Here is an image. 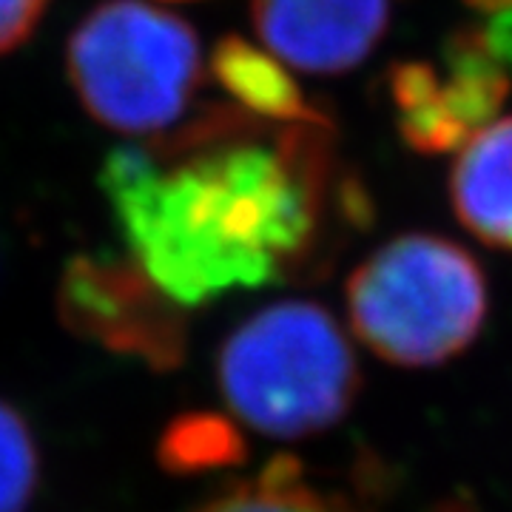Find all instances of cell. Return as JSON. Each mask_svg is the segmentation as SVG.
Masks as SVG:
<instances>
[{
  "instance_id": "8",
  "label": "cell",
  "mask_w": 512,
  "mask_h": 512,
  "mask_svg": "<svg viewBox=\"0 0 512 512\" xmlns=\"http://www.w3.org/2000/svg\"><path fill=\"white\" fill-rule=\"evenodd\" d=\"M450 197L458 220L478 239L512 251V117L487 123L464 143Z\"/></svg>"
},
{
  "instance_id": "2",
  "label": "cell",
  "mask_w": 512,
  "mask_h": 512,
  "mask_svg": "<svg viewBox=\"0 0 512 512\" xmlns=\"http://www.w3.org/2000/svg\"><path fill=\"white\" fill-rule=\"evenodd\" d=\"M222 399L256 433L305 439L333 427L359 393L345 330L322 305L276 302L242 322L220 350Z\"/></svg>"
},
{
  "instance_id": "7",
  "label": "cell",
  "mask_w": 512,
  "mask_h": 512,
  "mask_svg": "<svg viewBox=\"0 0 512 512\" xmlns=\"http://www.w3.org/2000/svg\"><path fill=\"white\" fill-rule=\"evenodd\" d=\"M393 0H254L256 35L299 72L339 74L379 43Z\"/></svg>"
},
{
  "instance_id": "3",
  "label": "cell",
  "mask_w": 512,
  "mask_h": 512,
  "mask_svg": "<svg viewBox=\"0 0 512 512\" xmlns=\"http://www.w3.org/2000/svg\"><path fill=\"white\" fill-rule=\"evenodd\" d=\"M353 333L379 359L433 367L456 359L487 319V282L461 245L407 234L382 245L348 282Z\"/></svg>"
},
{
  "instance_id": "5",
  "label": "cell",
  "mask_w": 512,
  "mask_h": 512,
  "mask_svg": "<svg viewBox=\"0 0 512 512\" xmlns=\"http://www.w3.org/2000/svg\"><path fill=\"white\" fill-rule=\"evenodd\" d=\"M57 311L66 328L103 348L174 367L183 359L180 305L165 296L137 262L77 256L63 271Z\"/></svg>"
},
{
  "instance_id": "10",
  "label": "cell",
  "mask_w": 512,
  "mask_h": 512,
  "mask_svg": "<svg viewBox=\"0 0 512 512\" xmlns=\"http://www.w3.org/2000/svg\"><path fill=\"white\" fill-rule=\"evenodd\" d=\"M200 512H348L311 487L291 461H274L262 476L231 487Z\"/></svg>"
},
{
  "instance_id": "13",
  "label": "cell",
  "mask_w": 512,
  "mask_h": 512,
  "mask_svg": "<svg viewBox=\"0 0 512 512\" xmlns=\"http://www.w3.org/2000/svg\"><path fill=\"white\" fill-rule=\"evenodd\" d=\"M49 0H0V55L18 49L35 32Z\"/></svg>"
},
{
  "instance_id": "4",
  "label": "cell",
  "mask_w": 512,
  "mask_h": 512,
  "mask_svg": "<svg viewBox=\"0 0 512 512\" xmlns=\"http://www.w3.org/2000/svg\"><path fill=\"white\" fill-rule=\"evenodd\" d=\"M66 63L83 109L134 137L177 123L202 83L191 26L137 0L100 3L74 29Z\"/></svg>"
},
{
  "instance_id": "12",
  "label": "cell",
  "mask_w": 512,
  "mask_h": 512,
  "mask_svg": "<svg viewBox=\"0 0 512 512\" xmlns=\"http://www.w3.org/2000/svg\"><path fill=\"white\" fill-rule=\"evenodd\" d=\"M237 439L231 430L220 433V421L188 419L185 427H174V433L165 436L163 456L171 467H202V464H222L228 456L237 453Z\"/></svg>"
},
{
  "instance_id": "1",
  "label": "cell",
  "mask_w": 512,
  "mask_h": 512,
  "mask_svg": "<svg viewBox=\"0 0 512 512\" xmlns=\"http://www.w3.org/2000/svg\"><path fill=\"white\" fill-rule=\"evenodd\" d=\"M171 148L168 165L148 148L111 151L100 185L134 262L180 308L265 285L308 251L325 160L308 126L262 146L211 123Z\"/></svg>"
},
{
  "instance_id": "6",
  "label": "cell",
  "mask_w": 512,
  "mask_h": 512,
  "mask_svg": "<svg viewBox=\"0 0 512 512\" xmlns=\"http://www.w3.org/2000/svg\"><path fill=\"white\" fill-rule=\"evenodd\" d=\"M507 94V77L487 40H461L441 63H413L393 74L402 134L421 151H447L487 126Z\"/></svg>"
},
{
  "instance_id": "9",
  "label": "cell",
  "mask_w": 512,
  "mask_h": 512,
  "mask_svg": "<svg viewBox=\"0 0 512 512\" xmlns=\"http://www.w3.org/2000/svg\"><path fill=\"white\" fill-rule=\"evenodd\" d=\"M214 74L225 92L245 111L265 120H282L288 126H325L305 100L282 60L239 37H225L214 49Z\"/></svg>"
},
{
  "instance_id": "11",
  "label": "cell",
  "mask_w": 512,
  "mask_h": 512,
  "mask_svg": "<svg viewBox=\"0 0 512 512\" xmlns=\"http://www.w3.org/2000/svg\"><path fill=\"white\" fill-rule=\"evenodd\" d=\"M37 484V450L29 424L0 402V512H23Z\"/></svg>"
},
{
  "instance_id": "14",
  "label": "cell",
  "mask_w": 512,
  "mask_h": 512,
  "mask_svg": "<svg viewBox=\"0 0 512 512\" xmlns=\"http://www.w3.org/2000/svg\"><path fill=\"white\" fill-rule=\"evenodd\" d=\"M348 512H353V510H348Z\"/></svg>"
}]
</instances>
